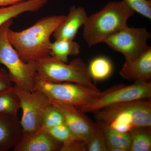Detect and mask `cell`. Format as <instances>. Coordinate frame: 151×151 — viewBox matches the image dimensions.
Wrapping results in <instances>:
<instances>
[{
	"mask_svg": "<svg viewBox=\"0 0 151 151\" xmlns=\"http://www.w3.org/2000/svg\"><path fill=\"white\" fill-rule=\"evenodd\" d=\"M130 134L131 142L129 151L151 150V127L135 128Z\"/></svg>",
	"mask_w": 151,
	"mask_h": 151,
	"instance_id": "ffe728a7",
	"label": "cell"
},
{
	"mask_svg": "<svg viewBox=\"0 0 151 151\" xmlns=\"http://www.w3.org/2000/svg\"><path fill=\"white\" fill-rule=\"evenodd\" d=\"M34 90L43 92L50 100L73 105L78 109L91 103L101 92L97 88L69 82H49L36 76Z\"/></svg>",
	"mask_w": 151,
	"mask_h": 151,
	"instance_id": "8992f818",
	"label": "cell"
},
{
	"mask_svg": "<svg viewBox=\"0 0 151 151\" xmlns=\"http://www.w3.org/2000/svg\"><path fill=\"white\" fill-rule=\"evenodd\" d=\"M13 22L11 19L0 27V63L5 66L15 85L32 91L36 76L35 65L34 62L23 61L10 42L8 32Z\"/></svg>",
	"mask_w": 151,
	"mask_h": 151,
	"instance_id": "5b68a950",
	"label": "cell"
},
{
	"mask_svg": "<svg viewBox=\"0 0 151 151\" xmlns=\"http://www.w3.org/2000/svg\"><path fill=\"white\" fill-rule=\"evenodd\" d=\"M25 0H0V7L6 6Z\"/></svg>",
	"mask_w": 151,
	"mask_h": 151,
	"instance_id": "484cf974",
	"label": "cell"
},
{
	"mask_svg": "<svg viewBox=\"0 0 151 151\" xmlns=\"http://www.w3.org/2000/svg\"><path fill=\"white\" fill-rule=\"evenodd\" d=\"M19 109V101L13 87L0 93V114L17 116Z\"/></svg>",
	"mask_w": 151,
	"mask_h": 151,
	"instance_id": "44dd1931",
	"label": "cell"
},
{
	"mask_svg": "<svg viewBox=\"0 0 151 151\" xmlns=\"http://www.w3.org/2000/svg\"><path fill=\"white\" fill-rule=\"evenodd\" d=\"M41 128L61 144L60 151H75L79 147L81 142L84 141L76 137L65 124L51 128Z\"/></svg>",
	"mask_w": 151,
	"mask_h": 151,
	"instance_id": "2e32d148",
	"label": "cell"
},
{
	"mask_svg": "<svg viewBox=\"0 0 151 151\" xmlns=\"http://www.w3.org/2000/svg\"><path fill=\"white\" fill-rule=\"evenodd\" d=\"M47 1L48 0H25L0 7V27L6 22L24 13L39 10L47 4Z\"/></svg>",
	"mask_w": 151,
	"mask_h": 151,
	"instance_id": "9a60e30c",
	"label": "cell"
},
{
	"mask_svg": "<svg viewBox=\"0 0 151 151\" xmlns=\"http://www.w3.org/2000/svg\"><path fill=\"white\" fill-rule=\"evenodd\" d=\"M37 78L55 83L69 82L92 88H97L92 83L87 65L80 58L69 63L59 61L49 55L33 61Z\"/></svg>",
	"mask_w": 151,
	"mask_h": 151,
	"instance_id": "277c9868",
	"label": "cell"
},
{
	"mask_svg": "<svg viewBox=\"0 0 151 151\" xmlns=\"http://www.w3.org/2000/svg\"><path fill=\"white\" fill-rule=\"evenodd\" d=\"M100 124L104 129L107 151L129 150L131 142L130 133H124L117 132L105 125Z\"/></svg>",
	"mask_w": 151,
	"mask_h": 151,
	"instance_id": "ac0fdd59",
	"label": "cell"
},
{
	"mask_svg": "<svg viewBox=\"0 0 151 151\" xmlns=\"http://www.w3.org/2000/svg\"><path fill=\"white\" fill-rule=\"evenodd\" d=\"M135 12L123 0L110 1L103 9L88 17L83 36L88 46L102 42L127 26Z\"/></svg>",
	"mask_w": 151,
	"mask_h": 151,
	"instance_id": "7a4b0ae2",
	"label": "cell"
},
{
	"mask_svg": "<svg viewBox=\"0 0 151 151\" xmlns=\"http://www.w3.org/2000/svg\"><path fill=\"white\" fill-rule=\"evenodd\" d=\"M151 33L145 28L125 27L108 38L104 43L115 51L121 52L125 60H133L145 51Z\"/></svg>",
	"mask_w": 151,
	"mask_h": 151,
	"instance_id": "9c48e42d",
	"label": "cell"
},
{
	"mask_svg": "<svg viewBox=\"0 0 151 151\" xmlns=\"http://www.w3.org/2000/svg\"><path fill=\"white\" fill-rule=\"evenodd\" d=\"M14 92L18 97L22 116L20 121L22 133L35 132L41 127L45 110L51 104L50 99L43 92L28 91L14 85Z\"/></svg>",
	"mask_w": 151,
	"mask_h": 151,
	"instance_id": "ba28073f",
	"label": "cell"
},
{
	"mask_svg": "<svg viewBox=\"0 0 151 151\" xmlns=\"http://www.w3.org/2000/svg\"><path fill=\"white\" fill-rule=\"evenodd\" d=\"M88 17L84 7H71L67 16L53 33L54 38L74 40L78 30L86 23Z\"/></svg>",
	"mask_w": 151,
	"mask_h": 151,
	"instance_id": "4fadbf2b",
	"label": "cell"
},
{
	"mask_svg": "<svg viewBox=\"0 0 151 151\" xmlns=\"http://www.w3.org/2000/svg\"><path fill=\"white\" fill-rule=\"evenodd\" d=\"M134 12L146 18L151 19V0H123Z\"/></svg>",
	"mask_w": 151,
	"mask_h": 151,
	"instance_id": "cb8c5ba5",
	"label": "cell"
},
{
	"mask_svg": "<svg viewBox=\"0 0 151 151\" xmlns=\"http://www.w3.org/2000/svg\"><path fill=\"white\" fill-rule=\"evenodd\" d=\"M13 84L7 69L0 68V93L12 88Z\"/></svg>",
	"mask_w": 151,
	"mask_h": 151,
	"instance_id": "d4e9b609",
	"label": "cell"
},
{
	"mask_svg": "<svg viewBox=\"0 0 151 151\" xmlns=\"http://www.w3.org/2000/svg\"><path fill=\"white\" fill-rule=\"evenodd\" d=\"M65 17L63 15L45 17L20 31L9 29V40L23 61L33 62L50 55V37Z\"/></svg>",
	"mask_w": 151,
	"mask_h": 151,
	"instance_id": "6da1fadb",
	"label": "cell"
},
{
	"mask_svg": "<svg viewBox=\"0 0 151 151\" xmlns=\"http://www.w3.org/2000/svg\"><path fill=\"white\" fill-rule=\"evenodd\" d=\"M87 151H108L103 127L96 123L95 129L91 137L86 143Z\"/></svg>",
	"mask_w": 151,
	"mask_h": 151,
	"instance_id": "7402d4cb",
	"label": "cell"
},
{
	"mask_svg": "<svg viewBox=\"0 0 151 151\" xmlns=\"http://www.w3.org/2000/svg\"><path fill=\"white\" fill-rule=\"evenodd\" d=\"M50 55L59 61L68 63L70 56H77L80 51V46L74 40L58 39L51 42Z\"/></svg>",
	"mask_w": 151,
	"mask_h": 151,
	"instance_id": "e0dca14e",
	"label": "cell"
},
{
	"mask_svg": "<svg viewBox=\"0 0 151 151\" xmlns=\"http://www.w3.org/2000/svg\"><path fill=\"white\" fill-rule=\"evenodd\" d=\"M151 97V81H135L130 85L114 86L101 92L91 103L79 110L84 113H94L111 105L150 99Z\"/></svg>",
	"mask_w": 151,
	"mask_h": 151,
	"instance_id": "52a82bcc",
	"label": "cell"
},
{
	"mask_svg": "<svg viewBox=\"0 0 151 151\" xmlns=\"http://www.w3.org/2000/svg\"><path fill=\"white\" fill-rule=\"evenodd\" d=\"M88 72L92 80L101 81L109 78L113 72V63L104 56H98L93 58L87 66Z\"/></svg>",
	"mask_w": 151,
	"mask_h": 151,
	"instance_id": "d6986e66",
	"label": "cell"
},
{
	"mask_svg": "<svg viewBox=\"0 0 151 151\" xmlns=\"http://www.w3.org/2000/svg\"><path fill=\"white\" fill-rule=\"evenodd\" d=\"M22 134L17 116L0 114V151L14 148Z\"/></svg>",
	"mask_w": 151,
	"mask_h": 151,
	"instance_id": "5bb4252c",
	"label": "cell"
},
{
	"mask_svg": "<svg viewBox=\"0 0 151 151\" xmlns=\"http://www.w3.org/2000/svg\"><path fill=\"white\" fill-rule=\"evenodd\" d=\"M62 145L42 128L31 133H22L14 151H60Z\"/></svg>",
	"mask_w": 151,
	"mask_h": 151,
	"instance_id": "8fae6325",
	"label": "cell"
},
{
	"mask_svg": "<svg viewBox=\"0 0 151 151\" xmlns=\"http://www.w3.org/2000/svg\"><path fill=\"white\" fill-rule=\"evenodd\" d=\"M63 124L64 121L62 114L51 103L42 114L41 127L51 128Z\"/></svg>",
	"mask_w": 151,
	"mask_h": 151,
	"instance_id": "603a6c76",
	"label": "cell"
},
{
	"mask_svg": "<svg viewBox=\"0 0 151 151\" xmlns=\"http://www.w3.org/2000/svg\"><path fill=\"white\" fill-rule=\"evenodd\" d=\"M94 113L97 122L122 133L151 127V99L111 105Z\"/></svg>",
	"mask_w": 151,
	"mask_h": 151,
	"instance_id": "3957f363",
	"label": "cell"
},
{
	"mask_svg": "<svg viewBox=\"0 0 151 151\" xmlns=\"http://www.w3.org/2000/svg\"><path fill=\"white\" fill-rule=\"evenodd\" d=\"M50 102L60 111L64 124L73 134L87 143L94 132L96 123L73 105L52 100Z\"/></svg>",
	"mask_w": 151,
	"mask_h": 151,
	"instance_id": "30bf717a",
	"label": "cell"
},
{
	"mask_svg": "<svg viewBox=\"0 0 151 151\" xmlns=\"http://www.w3.org/2000/svg\"><path fill=\"white\" fill-rule=\"evenodd\" d=\"M123 78L129 81H150L151 47H149L139 57L133 60H125L120 71Z\"/></svg>",
	"mask_w": 151,
	"mask_h": 151,
	"instance_id": "7c38bea8",
	"label": "cell"
}]
</instances>
